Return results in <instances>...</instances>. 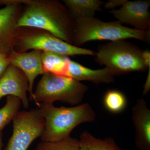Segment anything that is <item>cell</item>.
Wrapping results in <instances>:
<instances>
[{
    "label": "cell",
    "mask_w": 150,
    "mask_h": 150,
    "mask_svg": "<svg viewBox=\"0 0 150 150\" xmlns=\"http://www.w3.org/2000/svg\"><path fill=\"white\" fill-rule=\"evenodd\" d=\"M150 30H139L123 25L120 22H104L94 17L74 20L73 45L79 47L85 43L96 40L110 41L134 38L150 42Z\"/></svg>",
    "instance_id": "cell-3"
},
{
    "label": "cell",
    "mask_w": 150,
    "mask_h": 150,
    "mask_svg": "<svg viewBox=\"0 0 150 150\" xmlns=\"http://www.w3.org/2000/svg\"><path fill=\"white\" fill-rule=\"evenodd\" d=\"M115 75L106 67L93 70L78 62L69 60L67 76L79 81H88L95 84L110 83L114 82Z\"/></svg>",
    "instance_id": "cell-13"
},
{
    "label": "cell",
    "mask_w": 150,
    "mask_h": 150,
    "mask_svg": "<svg viewBox=\"0 0 150 150\" xmlns=\"http://www.w3.org/2000/svg\"><path fill=\"white\" fill-rule=\"evenodd\" d=\"M69 60V57L51 52L42 51L41 54L45 73L67 76Z\"/></svg>",
    "instance_id": "cell-15"
},
{
    "label": "cell",
    "mask_w": 150,
    "mask_h": 150,
    "mask_svg": "<svg viewBox=\"0 0 150 150\" xmlns=\"http://www.w3.org/2000/svg\"><path fill=\"white\" fill-rule=\"evenodd\" d=\"M149 0L127 1L119 9L110 11L122 24L131 25L136 29L143 31L150 30Z\"/></svg>",
    "instance_id": "cell-8"
},
{
    "label": "cell",
    "mask_w": 150,
    "mask_h": 150,
    "mask_svg": "<svg viewBox=\"0 0 150 150\" xmlns=\"http://www.w3.org/2000/svg\"><path fill=\"white\" fill-rule=\"evenodd\" d=\"M45 120L41 136L42 142L61 141L70 137L72 131L81 123L92 122L96 114L88 103L71 107H55L53 104L40 103L38 106Z\"/></svg>",
    "instance_id": "cell-2"
},
{
    "label": "cell",
    "mask_w": 150,
    "mask_h": 150,
    "mask_svg": "<svg viewBox=\"0 0 150 150\" xmlns=\"http://www.w3.org/2000/svg\"><path fill=\"white\" fill-rule=\"evenodd\" d=\"M143 51L125 40L110 41L100 46L95 61L104 65L115 76L148 69L143 61Z\"/></svg>",
    "instance_id": "cell-5"
},
{
    "label": "cell",
    "mask_w": 150,
    "mask_h": 150,
    "mask_svg": "<svg viewBox=\"0 0 150 150\" xmlns=\"http://www.w3.org/2000/svg\"><path fill=\"white\" fill-rule=\"evenodd\" d=\"M103 103L105 107L109 112L120 113L126 108L127 98L122 92L117 90H108L105 94Z\"/></svg>",
    "instance_id": "cell-17"
},
{
    "label": "cell",
    "mask_w": 150,
    "mask_h": 150,
    "mask_svg": "<svg viewBox=\"0 0 150 150\" xmlns=\"http://www.w3.org/2000/svg\"><path fill=\"white\" fill-rule=\"evenodd\" d=\"M147 76L144 86V90L143 91V95L146 96L147 94L150 90V67L149 68Z\"/></svg>",
    "instance_id": "cell-22"
},
{
    "label": "cell",
    "mask_w": 150,
    "mask_h": 150,
    "mask_svg": "<svg viewBox=\"0 0 150 150\" xmlns=\"http://www.w3.org/2000/svg\"><path fill=\"white\" fill-rule=\"evenodd\" d=\"M10 52H7L4 51V50H0V56H5V55H9Z\"/></svg>",
    "instance_id": "cell-25"
},
{
    "label": "cell",
    "mask_w": 150,
    "mask_h": 150,
    "mask_svg": "<svg viewBox=\"0 0 150 150\" xmlns=\"http://www.w3.org/2000/svg\"><path fill=\"white\" fill-rule=\"evenodd\" d=\"M8 56H0V78L4 75L8 67L11 64Z\"/></svg>",
    "instance_id": "cell-21"
},
{
    "label": "cell",
    "mask_w": 150,
    "mask_h": 150,
    "mask_svg": "<svg viewBox=\"0 0 150 150\" xmlns=\"http://www.w3.org/2000/svg\"><path fill=\"white\" fill-rule=\"evenodd\" d=\"M143 61L145 66L148 69L150 67V52L148 50L143 51L142 54Z\"/></svg>",
    "instance_id": "cell-23"
},
{
    "label": "cell",
    "mask_w": 150,
    "mask_h": 150,
    "mask_svg": "<svg viewBox=\"0 0 150 150\" xmlns=\"http://www.w3.org/2000/svg\"><path fill=\"white\" fill-rule=\"evenodd\" d=\"M21 103L18 98L13 96H7L5 105L0 108V132L12 121L19 111Z\"/></svg>",
    "instance_id": "cell-18"
},
{
    "label": "cell",
    "mask_w": 150,
    "mask_h": 150,
    "mask_svg": "<svg viewBox=\"0 0 150 150\" xmlns=\"http://www.w3.org/2000/svg\"><path fill=\"white\" fill-rule=\"evenodd\" d=\"M16 48L18 52H26L30 50H38L63 56L83 55L95 56L96 52L77 47L67 43L48 32H23L19 31Z\"/></svg>",
    "instance_id": "cell-6"
},
{
    "label": "cell",
    "mask_w": 150,
    "mask_h": 150,
    "mask_svg": "<svg viewBox=\"0 0 150 150\" xmlns=\"http://www.w3.org/2000/svg\"><path fill=\"white\" fill-rule=\"evenodd\" d=\"M3 133L2 132H0V150H1L3 146Z\"/></svg>",
    "instance_id": "cell-24"
},
{
    "label": "cell",
    "mask_w": 150,
    "mask_h": 150,
    "mask_svg": "<svg viewBox=\"0 0 150 150\" xmlns=\"http://www.w3.org/2000/svg\"><path fill=\"white\" fill-rule=\"evenodd\" d=\"M127 0H109L107 2H105L103 6L106 10L110 11L115 9V8L118 6H122L127 1Z\"/></svg>",
    "instance_id": "cell-20"
},
{
    "label": "cell",
    "mask_w": 150,
    "mask_h": 150,
    "mask_svg": "<svg viewBox=\"0 0 150 150\" xmlns=\"http://www.w3.org/2000/svg\"><path fill=\"white\" fill-rule=\"evenodd\" d=\"M12 121V135L5 150H27L43 134L45 120L38 108L19 111Z\"/></svg>",
    "instance_id": "cell-7"
},
{
    "label": "cell",
    "mask_w": 150,
    "mask_h": 150,
    "mask_svg": "<svg viewBox=\"0 0 150 150\" xmlns=\"http://www.w3.org/2000/svg\"><path fill=\"white\" fill-rule=\"evenodd\" d=\"M65 6L74 19L94 17L96 12L101 11L105 2L100 0H64Z\"/></svg>",
    "instance_id": "cell-14"
},
{
    "label": "cell",
    "mask_w": 150,
    "mask_h": 150,
    "mask_svg": "<svg viewBox=\"0 0 150 150\" xmlns=\"http://www.w3.org/2000/svg\"><path fill=\"white\" fill-rule=\"evenodd\" d=\"M28 91L29 85L25 75L18 68L10 65L0 78V99L8 96L16 97L26 109L29 107Z\"/></svg>",
    "instance_id": "cell-9"
},
{
    "label": "cell",
    "mask_w": 150,
    "mask_h": 150,
    "mask_svg": "<svg viewBox=\"0 0 150 150\" xmlns=\"http://www.w3.org/2000/svg\"><path fill=\"white\" fill-rule=\"evenodd\" d=\"M88 90L86 85L72 78L45 73L30 99L38 106L40 103L53 104L56 101L74 106L81 104Z\"/></svg>",
    "instance_id": "cell-4"
},
{
    "label": "cell",
    "mask_w": 150,
    "mask_h": 150,
    "mask_svg": "<svg viewBox=\"0 0 150 150\" xmlns=\"http://www.w3.org/2000/svg\"><path fill=\"white\" fill-rule=\"evenodd\" d=\"M79 142V150H122L112 138L101 139L94 137L88 131L81 133Z\"/></svg>",
    "instance_id": "cell-16"
},
{
    "label": "cell",
    "mask_w": 150,
    "mask_h": 150,
    "mask_svg": "<svg viewBox=\"0 0 150 150\" xmlns=\"http://www.w3.org/2000/svg\"><path fill=\"white\" fill-rule=\"evenodd\" d=\"M131 119L136 147L139 150H150V110L143 98L137 100L132 108Z\"/></svg>",
    "instance_id": "cell-12"
},
{
    "label": "cell",
    "mask_w": 150,
    "mask_h": 150,
    "mask_svg": "<svg viewBox=\"0 0 150 150\" xmlns=\"http://www.w3.org/2000/svg\"><path fill=\"white\" fill-rule=\"evenodd\" d=\"M16 27L44 30L73 45L74 19L64 5L56 0H26Z\"/></svg>",
    "instance_id": "cell-1"
},
{
    "label": "cell",
    "mask_w": 150,
    "mask_h": 150,
    "mask_svg": "<svg viewBox=\"0 0 150 150\" xmlns=\"http://www.w3.org/2000/svg\"><path fill=\"white\" fill-rule=\"evenodd\" d=\"M21 5H8L0 9V50L10 52L14 49L20 28L16 27Z\"/></svg>",
    "instance_id": "cell-11"
},
{
    "label": "cell",
    "mask_w": 150,
    "mask_h": 150,
    "mask_svg": "<svg viewBox=\"0 0 150 150\" xmlns=\"http://www.w3.org/2000/svg\"><path fill=\"white\" fill-rule=\"evenodd\" d=\"M79 140L71 137L58 142H42L35 150H79Z\"/></svg>",
    "instance_id": "cell-19"
},
{
    "label": "cell",
    "mask_w": 150,
    "mask_h": 150,
    "mask_svg": "<svg viewBox=\"0 0 150 150\" xmlns=\"http://www.w3.org/2000/svg\"><path fill=\"white\" fill-rule=\"evenodd\" d=\"M42 51L33 50L28 52H18L11 50L8 57L11 64L20 69L26 76L28 82L30 99L33 94V87L35 79L45 74L41 60Z\"/></svg>",
    "instance_id": "cell-10"
}]
</instances>
